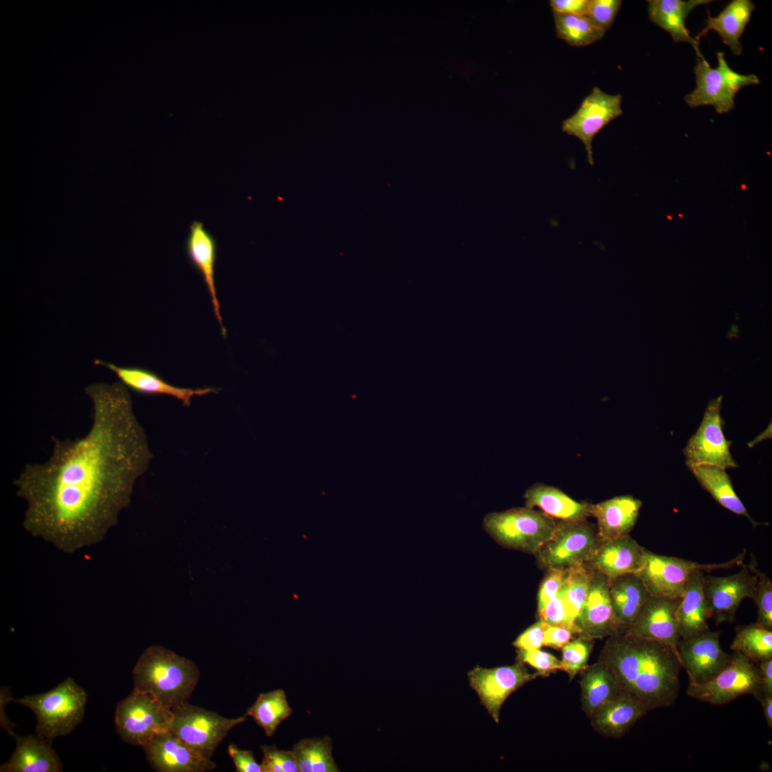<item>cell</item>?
Masks as SVG:
<instances>
[{
  "mask_svg": "<svg viewBox=\"0 0 772 772\" xmlns=\"http://www.w3.org/2000/svg\"><path fill=\"white\" fill-rule=\"evenodd\" d=\"M85 392L92 402L88 432L52 437L50 457L27 464L14 480L27 505L24 529L66 553L104 538L153 458L124 385L94 383Z\"/></svg>",
  "mask_w": 772,
  "mask_h": 772,
  "instance_id": "1",
  "label": "cell"
},
{
  "mask_svg": "<svg viewBox=\"0 0 772 772\" xmlns=\"http://www.w3.org/2000/svg\"><path fill=\"white\" fill-rule=\"evenodd\" d=\"M599 659L613 671L620 689L649 711L671 706L680 690L682 665L670 646L621 631L608 637Z\"/></svg>",
  "mask_w": 772,
  "mask_h": 772,
  "instance_id": "2",
  "label": "cell"
},
{
  "mask_svg": "<svg viewBox=\"0 0 772 772\" xmlns=\"http://www.w3.org/2000/svg\"><path fill=\"white\" fill-rule=\"evenodd\" d=\"M134 689L174 710L187 701L199 677L196 664L159 645L146 648L133 669Z\"/></svg>",
  "mask_w": 772,
  "mask_h": 772,
  "instance_id": "3",
  "label": "cell"
},
{
  "mask_svg": "<svg viewBox=\"0 0 772 772\" xmlns=\"http://www.w3.org/2000/svg\"><path fill=\"white\" fill-rule=\"evenodd\" d=\"M86 692L71 678L51 691L12 701L29 708L36 718V734L49 742L69 734L82 721Z\"/></svg>",
  "mask_w": 772,
  "mask_h": 772,
  "instance_id": "4",
  "label": "cell"
},
{
  "mask_svg": "<svg viewBox=\"0 0 772 772\" xmlns=\"http://www.w3.org/2000/svg\"><path fill=\"white\" fill-rule=\"evenodd\" d=\"M557 522L533 508H513L488 513L485 531L502 547L535 554L553 535Z\"/></svg>",
  "mask_w": 772,
  "mask_h": 772,
  "instance_id": "5",
  "label": "cell"
},
{
  "mask_svg": "<svg viewBox=\"0 0 772 772\" xmlns=\"http://www.w3.org/2000/svg\"><path fill=\"white\" fill-rule=\"evenodd\" d=\"M746 550L731 560L720 563H701L673 556L654 553L645 550V563L636 573L649 593L670 598H680L691 574L697 571L710 573L731 569L743 564Z\"/></svg>",
  "mask_w": 772,
  "mask_h": 772,
  "instance_id": "6",
  "label": "cell"
},
{
  "mask_svg": "<svg viewBox=\"0 0 772 772\" xmlns=\"http://www.w3.org/2000/svg\"><path fill=\"white\" fill-rule=\"evenodd\" d=\"M718 66L711 68L704 59H698L694 67L696 86L686 95L690 107L710 105L716 112H729L735 107L736 94L743 86L758 84L755 74L744 75L733 71L727 64L723 52L717 53Z\"/></svg>",
  "mask_w": 772,
  "mask_h": 772,
  "instance_id": "7",
  "label": "cell"
},
{
  "mask_svg": "<svg viewBox=\"0 0 772 772\" xmlns=\"http://www.w3.org/2000/svg\"><path fill=\"white\" fill-rule=\"evenodd\" d=\"M173 711L151 694L134 690L117 706V732L124 742L143 746L155 735L169 732Z\"/></svg>",
  "mask_w": 772,
  "mask_h": 772,
  "instance_id": "8",
  "label": "cell"
},
{
  "mask_svg": "<svg viewBox=\"0 0 772 772\" xmlns=\"http://www.w3.org/2000/svg\"><path fill=\"white\" fill-rule=\"evenodd\" d=\"M169 732L204 758L210 759L228 733L244 722L247 714L235 718L193 706L187 701L172 710Z\"/></svg>",
  "mask_w": 772,
  "mask_h": 772,
  "instance_id": "9",
  "label": "cell"
},
{
  "mask_svg": "<svg viewBox=\"0 0 772 772\" xmlns=\"http://www.w3.org/2000/svg\"><path fill=\"white\" fill-rule=\"evenodd\" d=\"M600 542L597 528L585 518L559 520L551 538L535 555L548 570L567 571L585 564Z\"/></svg>",
  "mask_w": 772,
  "mask_h": 772,
  "instance_id": "10",
  "label": "cell"
},
{
  "mask_svg": "<svg viewBox=\"0 0 772 772\" xmlns=\"http://www.w3.org/2000/svg\"><path fill=\"white\" fill-rule=\"evenodd\" d=\"M758 668L743 655L733 652L728 665L711 680L688 683L686 693L699 701L723 705L743 696L759 693Z\"/></svg>",
  "mask_w": 772,
  "mask_h": 772,
  "instance_id": "11",
  "label": "cell"
},
{
  "mask_svg": "<svg viewBox=\"0 0 772 772\" xmlns=\"http://www.w3.org/2000/svg\"><path fill=\"white\" fill-rule=\"evenodd\" d=\"M722 396L709 402L702 421L683 449L688 467L699 465H714L724 470L738 467L726 438L721 417Z\"/></svg>",
  "mask_w": 772,
  "mask_h": 772,
  "instance_id": "12",
  "label": "cell"
},
{
  "mask_svg": "<svg viewBox=\"0 0 772 772\" xmlns=\"http://www.w3.org/2000/svg\"><path fill=\"white\" fill-rule=\"evenodd\" d=\"M541 676L530 673L520 660L510 665L483 668L476 665L467 672L470 686L477 694L481 705L498 723L502 706L507 698L527 683Z\"/></svg>",
  "mask_w": 772,
  "mask_h": 772,
  "instance_id": "13",
  "label": "cell"
},
{
  "mask_svg": "<svg viewBox=\"0 0 772 772\" xmlns=\"http://www.w3.org/2000/svg\"><path fill=\"white\" fill-rule=\"evenodd\" d=\"M756 560L743 564L741 569L728 576L703 575V593L708 608L710 618L718 625L736 620L737 610L746 598L753 599L756 575L753 567Z\"/></svg>",
  "mask_w": 772,
  "mask_h": 772,
  "instance_id": "14",
  "label": "cell"
},
{
  "mask_svg": "<svg viewBox=\"0 0 772 772\" xmlns=\"http://www.w3.org/2000/svg\"><path fill=\"white\" fill-rule=\"evenodd\" d=\"M620 94H608L598 86L585 97L576 112L562 122V131L583 144L588 163L593 165L594 137L611 121L623 114Z\"/></svg>",
  "mask_w": 772,
  "mask_h": 772,
  "instance_id": "15",
  "label": "cell"
},
{
  "mask_svg": "<svg viewBox=\"0 0 772 772\" xmlns=\"http://www.w3.org/2000/svg\"><path fill=\"white\" fill-rule=\"evenodd\" d=\"M720 632L708 630L689 638H680L677 652L689 683L701 684L719 673L730 663L732 654L720 644Z\"/></svg>",
  "mask_w": 772,
  "mask_h": 772,
  "instance_id": "16",
  "label": "cell"
},
{
  "mask_svg": "<svg viewBox=\"0 0 772 772\" xmlns=\"http://www.w3.org/2000/svg\"><path fill=\"white\" fill-rule=\"evenodd\" d=\"M578 634L588 639L603 638L623 631L613 613L609 580L594 570L583 608L575 619Z\"/></svg>",
  "mask_w": 772,
  "mask_h": 772,
  "instance_id": "17",
  "label": "cell"
},
{
  "mask_svg": "<svg viewBox=\"0 0 772 772\" xmlns=\"http://www.w3.org/2000/svg\"><path fill=\"white\" fill-rule=\"evenodd\" d=\"M680 598L650 595L633 623L623 631L667 645L677 651L681 635L676 610Z\"/></svg>",
  "mask_w": 772,
  "mask_h": 772,
  "instance_id": "18",
  "label": "cell"
},
{
  "mask_svg": "<svg viewBox=\"0 0 772 772\" xmlns=\"http://www.w3.org/2000/svg\"><path fill=\"white\" fill-rule=\"evenodd\" d=\"M142 748L152 768L159 772H205L216 768L213 761L169 731L155 735Z\"/></svg>",
  "mask_w": 772,
  "mask_h": 772,
  "instance_id": "19",
  "label": "cell"
},
{
  "mask_svg": "<svg viewBox=\"0 0 772 772\" xmlns=\"http://www.w3.org/2000/svg\"><path fill=\"white\" fill-rule=\"evenodd\" d=\"M645 550L630 535L601 541L585 565L605 575L609 580L638 573L645 563Z\"/></svg>",
  "mask_w": 772,
  "mask_h": 772,
  "instance_id": "20",
  "label": "cell"
},
{
  "mask_svg": "<svg viewBox=\"0 0 772 772\" xmlns=\"http://www.w3.org/2000/svg\"><path fill=\"white\" fill-rule=\"evenodd\" d=\"M185 252L192 266L203 279L210 297L214 314L220 325L222 334L225 337L227 330L222 322L214 277L217 243L202 222L194 221L190 224L185 242Z\"/></svg>",
  "mask_w": 772,
  "mask_h": 772,
  "instance_id": "21",
  "label": "cell"
},
{
  "mask_svg": "<svg viewBox=\"0 0 772 772\" xmlns=\"http://www.w3.org/2000/svg\"><path fill=\"white\" fill-rule=\"evenodd\" d=\"M94 363L102 365L113 372L121 382L128 389L147 396L167 395L181 401L189 407L195 396L215 393L218 390L213 387L192 389L173 385L165 381L157 373L139 367H119L112 362L96 360Z\"/></svg>",
  "mask_w": 772,
  "mask_h": 772,
  "instance_id": "22",
  "label": "cell"
},
{
  "mask_svg": "<svg viewBox=\"0 0 772 772\" xmlns=\"http://www.w3.org/2000/svg\"><path fill=\"white\" fill-rule=\"evenodd\" d=\"M642 502L631 495H620L590 505L589 515L597 520L601 541L628 535L634 528Z\"/></svg>",
  "mask_w": 772,
  "mask_h": 772,
  "instance_id": "23",
  "label": "cell"
},
{
  "mask_svg": "<svg viewBox=\"0 0 772 772\" xmlns=\"http://www.w3.org/2000/svg\"><path fill=\"white\" fill-rule=\"evenodd\" d=\"M648 711L638 698L622 691L595 711L590 718L593 728L598 733L618 738Z\"/></svg>",
  "mask_w": 772,
  "mask_h": 772,
  "instance_id": "24",
  "label": "cell"
},
{
  "mask_svg": "<svg viewBox=\"0 0 772 772\" xmlns=\"http://www.w3.org/2000/svg\"><path fill=\"white\" fill-rule=\"evenodd\" d=\"M16 747L10 758L0 766L1 772H60L62 763L47 741L41 736H11Z\"/></svg>",
  "mask_w": 772,
  "mask_h": 772,
  "instance_id": "25",
  "label": "cell"
},
{
  "mask_svg": "<svg viewBox=\"0 0 772 772\" xmlns=\"http://www.w3.org/2000/svg\"><path fill=\"white\" fill-rule=\"evenodd\" d=\"M711 0H649L648 13L650 21L668 32L673 41L686 42L694 49L698 59H704L699 42L693 38L686 26V20L696 7L707 4Z\"/></svg>",
  "mask_w": 772,
  "mask_h": 772,
  "instance_id": "26",
  "label": "cell"
},
{
  "mask_svg": "<svg viewBox=\"0 0 772 772\" xmlns=\"http://www.w3.org/2000/svg\"><path fill=\"white\" fill-rule=\"evenodd\" d=\"M754 9L755 5L750 0L731 1L716 16L708 14L706 25L697 34L696 40L699 42L701 38L710 31H715L733 54L741 55L743 46L740 39Z\"/></svg>",
  "mask_w": 772,
  "mask_h": 772,
  "instance_id": "27",
  "label": "cell"
},
{
  "mask_svg": "<svg viewBox=\"0 0 772 772\" xmlns=\"http://www.w3.org/2000/svg\"><path fill=\"white\" fill-rule=\"evenodd\" d=\"M704 573L697 571L691 575L677 606L676 615L681 638L710 630L707 623L710 613L703 593Z\"/></svg>",
  "mask_w": 772,
  "mask_h": 772,
  "instance_id": "28",
  "label": "cell"
},
{
  "mask_svg": "<svg viewBox=\"0 0 772 772\" xmlns=\"http://www.w3.org/2000/svg\"><path fill=\"white\" fill-rule=\"evenodd\" d=\"M582 671L580 681L582 709L590 718L622 691L613 671L600 659Z\"/></svg>",
  "mask_w": 772,
  "mask_h": 772,
  "instance_id": "29",
  "label": "cell"
},
{
  "mask_svg": "<svg viewBox=\"0 0 772 772\" xmlns=\"http://www.w3.org/2000/svg\"><path fill=\"white\" fill-rule=\"evenodd\" d=\"M525 507H538L543 513L559 520L585 519L590 504L579 503L557 488L537 483L524 495Z\"/></svg>",
  "mask_w": 772,
  "mask_h": 772,
  "instance_id": "30",
  "label": "cell"
},
{
  "mask_svg": "<svg viewBox=\"0 0 772 772\" xmlns=\"http://www.w3.org/2000/svg\"><path fill=\"white\" fill-rule=\"evenodd\" d=\"M609 593L613 613L623 630L633 623L650 595L640 578L634 573L609 580Z\"/></svg>",
  "mask_w": 772,
  "mask_h": 772,
  "instance_id": "31",
  "label": "cell"
},
{
  "mask_svg": "<svg viewBox=\"0 0 772 772\" xmlns=\"http://www.w3.org/2000/svg\"><path fill=\"white\" fill-rule=\"evenodd\" d=\"M700 485L726 509L747 518L753 527L762 525L753 520L737 495L726 470L714 465H699L688 467Z\"/></svg>",
  "mask_w": 772,
  "mask_h": 772,
  "instance_id": "32",
  "label": "cell"
},
{
  "mask_svg": "<svg viewBox=\"0 0 772 772\" xmlns=\"http://www.w3.org/2000/svg\"><path fill=\"white\" fill-rule=\"evenodd\" d=\"M298 772L340 771L332 756L330 736L303 738L292 748Z\"/></svg>",
  "mask_w": 772,
  "mask_h": 772,
  "instance_id": "33",
  "label": "cell"
},
{
  "mask_svg": "<svg viewBox=\"0 0 772 772\" xmlns=\"http://www.w3.org/2000/svg\"><path fill=\"white\" fill-rule=\"evenodd\" d=\"M292 713V710L282 689L260 693L247 711L267 736H273L278 726Z\"/></svg>",
  "mask_w": 772,
  "mask_h": 772,
  "instance_id": "34",
  "label": "cell"
},
{
  "mask_svg": "<svg viewBox=\"0 0 772 772\" xmlns=\"http://www.w3.org/2000/svg\"><path fill=\"white\" fill-rule=\"evenodd\" d=\"M553 13L558 37L571 46H588L605 34L587 15Z\"/></svg>",
  "mask_w": 772,
  "mask_h": 772,
  "instance_id": "35",
  "label": "cell"
},
{
  "mask_svg": "<svg viewBox=\"0 0 772 772\" xmlns=\"http://www.w3.org/2000/svg\"><path fill=\"white\" fill-rule=\"evenodd\" d=\"M731 649L753 663L772 658V630L756 623L738 625Z\"/></svg>",
  "mask_w": 772,
  "mask_h": 772,
  "instance_id": "36",
  "label": "cell"
},
{
  "mask_svg": "<svg viewBox=\"0 0 772 772\" xmlns=\"http://www.w3.org/2000/svg\"><path fill=\"white\" fill-rule=\"evenodd\" d=\"M594 570L585 564L566 571L565 601L571 618L575 621L586 599Z\"/></svg>",
  "mask_w": 772,
  "mask_h": 772,
  "instance_id": "37",
  "label": "cell"
},
{
  "mask_svg": "<svg viewBox=\"0 0 772 772\" xmlns=\"http://www.w3.org/2000/svg\"><path fill=\"white\" fill-rule=\"evenodd\" d=\"M756 575V586L753 600L757 608L758 625L772 630V580L758 568L753 567Z\"/></svg>",
  "mask_w": 772,
  "mask_h": 772,
  "instance_id": "38",
  "label": "cell"
},
{
  "mask_svg": "<svg viewBox=\"0 0 772 772\" xmlns=\"http://www.w3.org/2000/svg\"><path fill=\"white\" fill-rule=\"evenodd\" d=\"M590 639L581 636L569 641L562 648V670L566 672L570 679L587 667L591 650Z\"/></svg>",
  "mask_w": 772,
  "mask_h": 772,
  "instance_id": "39",
  "label": "cell"
},
{
  "mask_svg": "<svg viewBox=\"0 0 772 772\" xmlns=\"http://www.w3.org/2000/svg\"><path fill=\"white\" fill-rule=\"evenodd\" d=\"M565 581L555 598L538 610L540 620L546 624L559 625L578 633L575 621L571 618L565 601Z\"/></svg>",
  "mask_w": 772,
  "mask_h": 772,
  "instance_id": "40",
  "label": "cell"
},
{
  "mask_svg": "<svg viewBox=\"0 0 772 772\" xmlns=\"http://www.w3.org/2000/svg\"><path fill=\"white\" fill-rule=\"evenodd\" d=\"M262 772H298L292 751L278 749L274 745L261 746Z\"/></svg>",
  "mask_w": 772,
  "mask_h": 772,
  "instance_id": "41",
  "label": "cell"
},
{
  "mask_svg": "<svg viewBox=\"0 0 772 772\" xmlns=\"http://www.w3.org/2000/svg\"><path fill=\"white\" fill-rule=\"evenodd\" d=\"M621 4L620 0H590L587 16L606 32L611 27Z\"/></svg>",
  "mask_w": 772,
  "mask_h": 772,
  "instance_id": "42",
  "label": "cell"
},
{
  "mask_svg": "<svg viewBox=\"0 0 772 772\" xmlns=\"http://www.w3.org/2000/svg\"><path fill=\"white\" fill-rule=\"evenodd\" d=\"M517 660L534 668L543 677H548L551 673L562 670L561 662L552 654L540 650H517Z\"/></svg>",
  "mask_w": 772,
  "mask_h": 772,
  "instance_id": "43",
  "label": "cell"
},
{
  "mask_svg": "<svg viewBox=\"0 0 772 772\" xmlns=\"http://www.w3.org/2000/svg\"><path fill=\"white\" fill-rule=\"evenodd\" d=\"M538 593V610L543 608L556 596L561 589L566 576V571L555 569L548 570Z\"/></svg>",
  "mask_w": 772,
  "mask_h": 772,
  "instance_id": "44",
  "label": "cell"
},
{
  "mask_svg": "<svg viewBox=\"0 0 772 772\" xmlns=\"http://www.w3.org/2000/svg\"><path fill=\"white\" fill-rule=\"evenodd\" d=\"M545 623L538 621L520 633L513 643L519 650H533L543 646Z\"/></svg>",
  "mask_w": 772,
  "mask_h": 772,
  "instance_id": "45",
  "label": "cell"
},
{
  "mask_svg": "<svg viewBox=\"0 0 772 772\" xmlns=\"http://www.w3.org/2000/svg\"><path fill=\"white\" fill-rule=\"evenodd\" d=\"M228 753L237 772H262L261 764L255 761L251 751L242 750L235 745L230 744Z\"/></svg>",
  "mask_w": 772,
  "mask_h": 772,
  "instance_id": "46",
  "label": "cell"
},
{
  "mask_svg": "<svg viewBox=\"0 0 772 772\" xmlns=\"http://www.w3.org/2000/svg\"><path fill=\"white\" fill-rule=\"evenodd\" d=\"M573 633L568 628L545 623L543 645L562 649L571 640Z\"/></svg>",
  "mask_w": 772,
  "mask_h": 772,
  "instance_id": "47",
  "label": "cell"
},
{
  "mask_svg": "<svg viewBox=\"0 0 772 772\" xmlns=\"http://www.w3.org/2000/svg\"><path fill=\"white\" fill-rule=\"evenodd\" d=\"M590 0H551L553 12L587 15Z\"/></svg>",
  "mask_w": 772,
  "mask_h": 772,
  "instance_id": "48",
  "label": "cell"
},
{
  "mask_svg": "<svg viewBox=\"0 0 772 772\" xmlns=\"http://www.w3.org/2000/svg\"><path fill=\"white\" fill-rule=\"evenodd\" d=\"M758 664L760 682L758 693L772 694V658L763 660Z\"/></svg>",
  "mask_w": 772,
  "mask_h": 772,
  "instance_id": "49",
  "label": "cell"
},
{
  "mask_svg": "<svg viewBox=\"0 0 772 772\" xmlns=\"http://www.w3.org/2000/svg\"><path fill=\"white\" fill-rule=\"evenodd\" d=\"M755 698L761 703L766 721L772 728V694L758 693Z\"/></svg>",
  "mask_w": 772,
  "mask_h": 772,
  "instance_id": "50",
  "label": "cell"
}]
</instances>
